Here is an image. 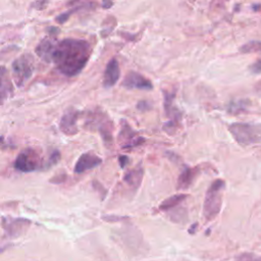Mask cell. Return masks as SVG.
<instances>
[{
    "label": "cell",
    "instance_id": "cell-1",
    "mask_svg": "<svg viewBox=\"0 0 261 261\" xmlns=\"http://www.w3.org/2000/svg\"><path fill=\"white\" fill-rule=\"evenodd\" d=\"M91 54L90 44L85 40L64 39L55 44L51 55V62L56 68L66 76L79 74Z\"/></svg>",
    "mask_w": 261,
    "mask_h": 261
},
{
    "label": "cell",
    "instance_id": "cell-2",
    "mask_svg": "<svg viewBox=\"0 0 261 261\" xmlns=\"http://www.w3.org/2000/svg\"><path fill=\"white\" fill-rule=\"evenodd\" d=\"M225 182L220 178L213 180L208 188L203 204V215L206 220L214 219L220 212Z\"/></svg>",
    "mask_w": 261,
    "mask_h": 261
},
{
    "label": "cell",
    "instance_id": "cell-3",
    "mask_svg": "<svg viewBox=\"0 0 261 261\" xmlns=\"http://www.w3.org/2000/svg\"><path fill=\"white\" fill-rule=\"evenodd\" d=\"M228 130L242 146L261 144V123L234 122L228 126Z\"/></svg>",
    "mask_w": 261,
    "mask_h": 261
},
{
    "label": "cell",
    "instance_id": "cell-4",
    "mask_svg": "<svg viewBox=\"0 0 261 261\" xmlns=\"http://www.w3.org/2000/svg\"><path fill=\"white\" fill-rule=\"evenodd\" d=\"M42 166L45 167L40 153L32 148L22 150L14 161V168L21 172H32L41 169Z\"/></svg>",
    "mask_w": 261,
    "mask_h": 261
},
{
    "label": "cell",
    "instance_id": "cell-5",
    "mask_svg": "<svg viewBox=\"0 0 261 261\" xmlns=\"http://www.w3.org/2000/svg\"><path fill=\"white\" fill-rule=\"evenodd\" d=\"M87 126L90 128H96L100 133L103 141L105 144L109 145L112 143L113 137H112V129L113 125L111 120L105 115L104 113L98 111L93 114H91L87 119Z\"/></svg>",
    "mask_w": 261,
    "mask_h": 261
},
{
    "label": "cell",
    "instance_id": "cell-6",
    "mask_svg": "<svg viewBox=\"0 0 261 261\" xmlns=\"http://www.w3.org/2000/svg\"><path fill=\"white\" fill-rule=\"evenodd\" d=\"M14 81L17 86H22L33 74L34 61L30 55H21L11 65Z\"/></svg>",
    "mask_w": 261,
    "mask_h": 261
},
{
    "label": "cell",
    "instance_id": "cell-7",
    "mask_svg": "<svg viewBox=\"0 0 261 261\" xmlns=\"http://www.w3.org/2000/svg\"><path fill=\"white\" fill-rule=\"evenodd\" d=\"M31 221L21 217H2V227L8 238H17L28 230Z\"/></svg>",
    "mask_w": 261,
    "mask_h": 261
},
{
    "label": "cell",
    "instance_id": "cell-8",
    "mask_svg": "<svg viewBox=\"0 0 261 261\" xmlns=\"http://www.w3.org/2000/svg\"><path fill=\"white\" fill-rule=\"evenodd\" d=\"M117 140L123 149L137 147L143 144V142L145 141V139L139 136V134L134 130L133 127L125 120H121V127Z\"/></svg>",
    "mask_w": 261,
    "mask_h": 261
},
{
    "label": "cell",
    "instance_id": "cell-9",
    "mask_svg": "<svg viewBox=\"0 0 261 261\" xmlns=\"http://www.w3.org/2000/svg\"><path fill=\"white\" fill-rule=\"evenodd\" d=\"M79 115H80V112L74 109H69L62 115L59 122V128L64 135L73 136L79 132L77 129Z\"/></svg>",
    "mask_w": 261,
    "mask_h": 261
},
{
    "label": "cell",
    "instance_id": "cell-10",
    "mask_svg": "<svg viewBox=\"0 0 261 261\" xmlns=\"http://www.w3.org/2000/svg\"><path fill=\"white\" fill-rule=\"evenodd\" d=\"M102 162L101 157L93 153L92 151H88L83 153L75 162L74 165V172L75 173H83L87 170L93 169L94 167L100 165Z\"/></svg>",
    "mask_w": 261,
    "mask_h": 261
},
{
    "label": "cell",
    "instance_id": "cell-11",
    "mask_svg": "<svg viewBox=\"0 0 261 261\" xmlns=\"http://www.w3.org/2000/svg\"><path fill=\"white\" fill-rule=\"evenodd\" d=\"M122 86L126 89H139V90H151L153 89L152 83L141 73L130 71L128 72L123 82Z\"/></svg>",
    "mask_w": 261,
    "mask_h": 261
},
{
    "label": "cell",
    "instance_id": "cell-12",
    "mask_svg": "<svg viewBox=\"0 0 261 261\" xmlns=\"http://www.w3.org/2000/svg\"><path fill=\"white\" fill-rule=\"evenodd\" d=\"M120 76V69L118 61L115 58H112L106 65L104 76H103V86L105 88L113 87Z\"/></svg>",
    "mask_w": 261,
    "mask_h": 261
},
{
    "label": "cell",
    "instance_id": "cell-13",
    "mask_svg": "<svg viewBox=\"0 0 261 261\" xmlns=\"http://www.w3.org/2000/svg\"><path fill=\"white\" fill-rule=\"evenodd\" d=\"M143 175H144V169H143V166L142 164H138L136 165L134 168L129 169L128 171H126L124 173V176H123V180L134 190L136 191L141 182H142V179H143Z\"/></svg>",
    "mask_w": 261,
    "mask_h": 261
},
{
    "label": "cell",
    "instance_id": "cell-14",
    "mask_svg": "<svg viewBox=\"0 0 261 261\" xmlns=\"http://www.w3.org/2000/svg\"><path fill=\"white\" fill-rule=\"evenodd\" d=\"M197 173H198V168L186 167L178 175L177 185H176L177 190H187L194 181Z\"/></svg>",
    "mask_w": 261,
    "mask_h": 261
},
{
    "label": "cell",
    "instance_id": "cell-15",
    "mask_svg": "<svg viewBox=\"0 0 261 261\" xmlns=\"http://www.w3.org/2000/svg\"><path fill=\"white\" fill-rule=\"evenodd\" d=\"M55 44L50 39L43 40L36 48V53L46 62H51V55Z\"/></svg>",
    "mask_w": 261,
    "mask_h": 261
},
{
    "label": "cell",
    "instance_id": "cell-16",
    "mask_svg": "<svg viewBox=\"0 0 261 261\" xmlns=\"http://www.w3.org/2000/svg\"><path fill=\"white\" fill-rule=\"evenodd\" d=\"M188 196L186 194H175L167 199H165L160 205H159V210L160 211H169L173 209L174 207L178 206Z\"/></svg>",
    "mask_w": 261,
    "mask_h": 261
},
{
    "label": "cell",
    "instance_id": "cell-17",
    "mask_svg": "<svg viewBox=\"0 0 261 261\" xmlns=\"http://www.w3.org/2000/svg\"><path fill=\"white\" fill-rule=\"evenodd\" d=\"M242 53H260L261 52V41H249L240 48Z\"/></svg>",
    "mask_w": 261,
    "mask_h": 261
},
{
    "label": "cell",
    "instance_id": "cell-18",
    "mask_svg": "<svg viewBox=\"0 0 261 261\" xmlns=\"http://www.w3.org/2000/svg\"><path fill=\"white\" fill-rule=\"evenodd\" d=\"M234 261H261V256L253 253H243L239 255Z\"/></svg>",
    "mask_w": 261,
    "mask_h": 261
},
{
    "label": "cell",
    "instance_id": "cell-19",
    "mask_svg": "<svg viewBox=\"0 0 261 261\" xmlns=\"http://www.w3.org/2000/svg\"><path fill=\"white\" fill-rule=\"evenodd\" d=\"M59 159H60V153H59V151H57V150L53 151V152L50 154V157H49V159H48V162L46 163V167L49 168V167H51L52 165L56 164V163L59 161Z\"/></svg>",
    "mask_w": 261,
    "mask_h": 261
},
{
    "label": "cell",
    "instance_id": "cell-20",
    "mask_svg": "<svg viewBox=\"0 0 261 261\" xmlns=\"http://www.w3.org/2000/svg\"><path fill=\"white\" fill-rule=\"evenodd\" d=\"M250 71L254 74H258V73H261V58L256 60L255 62H253L250 67H249Z\"/></svg>",
    "mask_w": 261,
    "mask_h": 261
},
{
    "label": "cell",
    "instance_id": "cell-21",
    "mask_svg": "<svg viewBox=\"0 0 261 261\" xmlns=\"http://www.w3.org/2000/svg\"><path fill=\"white\" fill-rule=\"evenodd\" d=\"M128 157L127 156H125V155H120L119 157H118V162H119V165H120V167L122 168V167H125V165L128 163Z\"/></svg>",
    "mask_w": 261,
    "mask_h": 261
},
{
    "label": "cell",
    "instance_id": "cell-22",
    "mask_svg": "<svg viewBox=\"0 0 261 261\" xmlns=\"http://www.w3.org/2000/svg\"><path fill=\"white\" fill-rule=\"evenodd\" d=\"M147 105H148V103H147L146 101H141V102L138 103V109H140V110H145V109L147 108V107H146Z\"/></svg>",
    "mask_w": 261,
    "mask_h": 261
},
{
    "label": "cell",
    "instance_id": "cell-23",
    "mask_svg": "<svg viewBox=\"0 0 261 261\" xmlns=\"http://www.w3.org/2000/svg\"><path fill=\"white\" fill-rule=\"evenodd\" d=\"M112 5V1L111 0H103V4H102V6L104 7V8H109L110 6Z\"/></svg>",
    "mask_w": 261,
    "mask_h": 261
},
{
    "label": "cell",
    "instance_id": "cell-24",
    "mask_svg": "<svg viewBox=\"0 0 261 261\" xmlns=\"http://www.w3.org/2000/svg\"><path fill=\"white\" fill-rule=\"evenodd\" d=\"M257 88H258V90H259V91H261V83L258 85V87H257Z\"/></svg>",
    "mask_w": 261,
    "mask_h": 261
}]
</instances>
